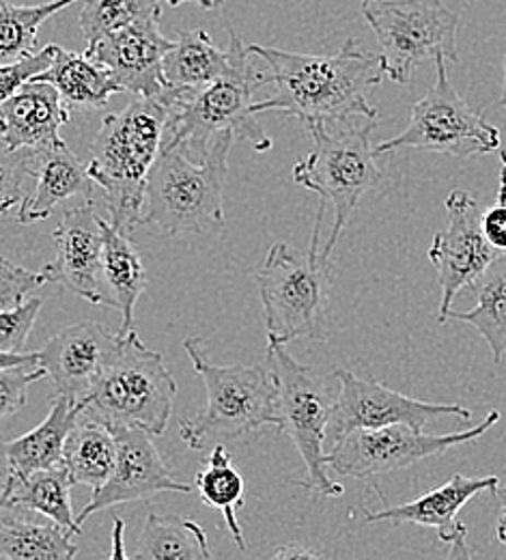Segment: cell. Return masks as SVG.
I'll list each match as a JSON object with an SVG mask.
<instances>
[{
  "label": "cell",
  "instance_id": "1",
  "mask_svg": "<svg viewBox=\"0 0 506 560\" xmlns=\"http://www.w3.org/2000/svg\"><path fill=\"white\" fill-rule=\"evenodd\" d=\"M246 50L266 61L268 84H274L270 97L252 104L255 115L274 110L297 117L304 126L377 119L366 95L384 80L381 55L362 50L356 39H348L337 55H302L259 44H246Z\"/></svg>",
  "mask_w": 506,
  "mask_h": 560
},
{
  "label": "cell",
  "instance_id": "2",
  "mask_svg": "<svg viewBox=\"0 0 506 560\" xmlns=\"http://www.w3.org/2000/svg\"><path fill=\"white\" fill-rule=\"evenodd\" d=\"M170 108V89L134 95L121 113L104 117L91 142L86 171L104 192L110 224L123 233L141 226L146 182L162 149Z\"/></svg>",
  "mask_w": 506,
  "mask_h": 560
},
{
  "label": "cell",
  "instance_id": "3",
  "mask_svg": "<svg viewBox=\"0 0 506 560\" xmlns=\"http://www.w3.org/2000/svg\"><path fill=\"white\" fill-rule=\"evenodd\" d=\"M228 52L233 68L201 89H170L173 108L162 147H179L186 153L199 151L217 135L233 132L235 139L250 142L257 151H270L272 139L255 121V93L268 84V75L255 70L246 44L228 28Z\"/></svg>",
  "mask_w": 506,
  "mask_h": 560
},
{
  "label": "cell",
  "instance_id": "4",
  "mask_svg": "<svg viewBox=\"0 0 506 560\" xmlns=\"http://www.w3.org/2000/svg\"><path fill=\"white\" fill-rule=\"evenodd\" d=\"M233 132L217 135L199 162L179 147H162L146 182L141 226L166 235L205 233L224 220V179Z\"/></svg>",
  "mask_w": 506,
  "mask_h": 560
},
{
  "label": "cell",
  "instance_id": "5",
  "mask_svg": "<svg viewBox=\"0 0 506 560\" xmlns=\"http://www.w3.org/2000/svg\"><path fill=\"white\" fill-rule=\"evenodd\" d=\"M184 350L208 390L205 408L181 420V440L195 448H208L222 440L248 435L261 427H279V386L266 366H220L212 362L201 339L186 337Z\"/></svg>",
  "mask_w": 506,
  "mask_h": 560
},
{
  "label": "cell",
  "instance_id": "6",
  "mask_svg": "<svg viewBox=\"0 0 506 560\" xmlns=\"http://www.w3.org/2000/svg\"><path fill=\"white\" fill-rule=\"evenodd\" d=\"M323 210L326 201L317 211L306 255L283 242L274 244L255 275L266 313L268 343L287 346L297 339H326L332 264L330 257L319 253Z\"/></svg>",
  "mask_w": 506,
  "mask_h": 560
},
{
  "label": "cell",
  "instance_id": "7",
  "mask_svg": "<svg viewBox=\"0 0 506 560\" xmlns=\"http://www.w3.org/2000/svg\"><path fill=\"white\" fill-rule=\"evenodd\" d=\"M375 121L364 119V124H354V119H345L306 126L313 149L293 166L291 175L297 186L317 192L334 206L332 233L321 250L326 257L332 255L362 197L381 184V168L370 144Z\"/></svg>",
  "mask_w": 506,
  "mask_h": 560
},
{
  "label": "cell",
  "instance_id": "8",
  "mask_svg": "<svg viewBox=\"0 0 506 560\" xmlns=\"http://www.w3.org/2000/svg\"><path fill=\"white\" fill-rule=\"evenodd\" d=\"M175 395L177 386L164 355L146 348L132 330L80 406L84 415L106 424L141 427L157 438L168 427Z\"/></svg>",
  "mask_w": 506,
  "mask_h": 560
},
{
  "label": "cell",
  "instance_id": "9",
  "mask_svg": "<svg viewBox=\"0 0 506 560\" xmlns=\"http://www.w3.org/2000/svg\"><path fill=\"white\" fill-rule=\"evenodd\" d=\"M268 364L279 386V431L287 433L306 466L299 483L326 498L343 495L345 488L328 477V422L337 401L317 369L299 364L283 343H268Z\"/></svg>",
  "mask_w": 506,
  "mask_h": 560
},
{
  "label": "cell",
  "instance_id": "10",
  "mask_svg": "<svg viewBox=\"0 0 506 560\" xmlns=\"http://www.w3.org/2000/svg\"><path fill=\"white\" fill-rule=\"evenodd\" d=\"M362 15L379 42L384 75L397 84L427 61H459V18L444 0H362Z\"/></svg>",
  "mask_w": 506,
  "mask_h": 560
},
{
  "label": "cell",
  "instance_id": "11",
  "mask_svg": "<svg viewBox=\"0 0 506 560\" xmlns=\"http://www.w3.org/2000/svg\"><path fill=\"white\" fill-rule=\"evenodd\" d=\"M437 78L434 86L412 106L408 128L395 139L384 140L375 153L412 147L419 151L446 153L459 160L501 151V130L483 115L472 110L448 80L446 59L435 61Z\"/></svg>",
  "mask_w": 506,
  "mask_h": 560
},
{
  "label": "cell",
  "instance_id": "12",
  "mask_svg": "<svg viewBox=\"0 0 506 560\" xmlns=\"http://www.w3.org/2000/svg\"><path fill=\"white\" fill-rule=\"evenodd\" d=\"M501 420V412H490L472 429L427 435L405 422L386 424L379 429H358L330 446L328 466L352 479H368L375 475H392L419 462L444 455L448 448L474 442Z\"/></svg>",
  "mask_w": 506,
  "mask_h": 560
},
{
  "label": "cell",
  "instance_id": "13",
  "mask_svg": "<svg viewBox=\"0 0 506 560\" xmlns=\"http://www.w3.org/2000/svg\"><path fill=\"white\" fill-rule=\"evenodd\" d=\"M334 377L341 382V393L337 395L328 422L326 444L330 442V446L358 429H379L397 422L423 429L425 424L444 417L472 419V412L463 406L419 401L379 384L370 375L358 377L354 371L339 369Z\"/></svg>",
  "mask_w": 506,
  "mask_h": 560
},
{
  "label": "cell",
  "instance_id": "14",
  "mask_svg": "<svg viewBox=\"0 0 506 560\" xmlns=\"http://www.w3.org/2000/svg\"><path fill=\"white\" fill-rule=\"evenodd\" d=\"M448 222L434 235L429 259L437 270L442 302L437 324H446L455 295L472 287L501 255L483 233V210L468 190H452L446 199Z\"/></svg>",
  "mask_w": 506,
  "mask_h": 560
},
{
  "label": "cell",
  "instance_id": "15",
  "mask_svg": "<svg viewBox=\"0 0 506 560\" xmlns=\"http://www.w3.org/2000/svg\"><path fill=\"white\" fill-rule=\"evenodd\" d=\"M117 440V464L110 479L93 491L91 500L78 513L75 522L82 526L86 517L97 511L149 500L162 491H179L190 493L192 488L188 483L177 481L170 470L166 468L153 435L141 427H123V424H108Z\"/></svg>",
  "mask_w": 506,
  "mask_h": 560
},
{
  "label": "cell",
  "instance_id": "16",
  "mask_svg": "<svg viewBox=\"0 0 506 560\" xmlns=\"http://www.w3.org/2000/svg\"><path fill=\"white\" fill-rule=\"evenodd\" d=\"M123 337L99 322H80L55 335L35 351L37 362L52 377L57 393L82 401L104 369L121 350Z\"/></svg>",
  "mask_w": 506,
  "mask_h": 560
},
{
  "label": "cell",
  "instance_id": "17",
  "mask_svg": "<svg viewBox=\"0 0 506 560\" xmlns=\"http://www.w3.org/2000/svg\"><path fill=\"white\" fill-rule=\"evenodd\" d=\"M102 220L93 201H82L66 210L61 224L52 231L57 257L42 270L48 282L66 287L91 304H104Z\"/></svg>",
  "mask_w": 506,
  "mask_h": 560
},
{
  "label": "cell",
  "instance_id": "18",
  "mask_svg": "<svg viewBox=\"0 0 506 560\" xmlns=\"http://www.w3.org/2000/svg\"><path fill=\"white\" fill-rule=\"evenodd\" d=\"M501 479L498 477H481V479H470L463 475H455L450 481L444 486L427 491L425 495L401 504V506H386L373 513H366V522H390V524H416L425 528H434L442 544L450 548L448 557L459 559V557H470V550L466 546L468 528L457 522V513L461 506L472 500L474 495L490 491L498 493Z\"/></svg>",
  "mask_w": 506,
  "mask_h": 560
},
{
  "label": "cell",
  "instance_id": "19",
  "mask_svg": "<svg viewBox=\"0 0 506 560\" xmlns=\"http://www.w3.org/2000/svg\"><path fill=\"white\" fill-rule=\"evenodd\" d=\"M160 18L126 26L91 46L86 55L115 73L123 91L134 95H157L166 89L162 61L173 42L160 33Z\"/></svg>",
  "mask_w": 506,
  "mask_h": 560
},
{
  "label": "cell",
  "instance_id": "20",
  "mask_svg": "<svg viewBox=\"0 0 506 560\" xmlns=\"http://www.w3.org/2000/svg\"><path fill=\"white\" fill-rule=\"evenodd\" d=\"M70 119L72 113L61 93L50 82L31 80L0 104V140L9 149L63 147L61 130Z\"/></svg>",
  "mask_w": 506,
  "mask_h": 560
},
{
  "label": "cell",
  "instance_id": "21",
  "mask_svg": "<svg viewBox=\"0 0 506 560\" xmlns=\"http://www.w3.org/2000/svg\"><path fill=\"white\" fill-rule=\"evenodd\" d=\"M31 177L35 179V190L20 203V224L46 220L52 211L68 206L73 199L93 201L95 182L68 144L33 151Z\"/></svg>",
  "mask_w": 506,
  "mask_h": 560
},
{
  "label": "cell",
  "instance_id": "22",
  "mask_svg": "<svg viewBox=\"0 0 506 560\" xmlns=\"http://www.w3.org/2000/svg\"><path fill=\"white\" fill-rule=\"evenodd\" d=\"M82 406L66 395L50 399V412L28 433L0 442V457L7 464V479H26L35 470L57 468L63 464L66 440Z\"/></svg>",
  "mask_w": 506,
  "mask_h": 560
},
{
  "label": "cell",
  "instance_id": "23",
  "mask_svg": "<svg viewBox=\"0 0 506 560\" xmlns=\"http://www.w3.org/2000/svg\"><path fill=\"white\" fill-rule=\"evenodd\" d=\"M104 253H102V289L104 304L121 315L119 335L126 337L134 330L137 304L146 289V270L141 253L130 240V233L119 231L110 220H102Z\"/></svg>",
  "mask_w": 506,
  "mask_h": 560
},
{
  "label": "cell",
  "instance_id": "24",
  "mask_svg": "<svg viewBox=\"0 0 506 560\" xmlns=\"http://www.w3.org/2000/svg\"><path fill=\"white\" fill-rule=\"evenodd\" d=\"M72 486V477L63 464L35 470L26 479H4L2 506L35 511L73 537L82 533V526L73 517Z\"/></svg>",
  "mask_w": 506,
  "mask_h": 560
},
{
  "label": "cell",
  "instance_id": "25",
  "mask_svg": "<svg viewBox=\"0 0 506 560\" xmlns=\"http://www.w3.org/2000/svg\"><path fill=\"white\" fill-rule=\"evenodd\" d=\"M35 80L50 82L66 104L75 108H104L113 95L123 91L106 66L91 59L86 52H68L59 46L50 68Z\"/></svg>",
  "mask_w": 506,
  "mask_h": 560
},
{
  "label": "cell",
  "instance_id": "26",
  "mask_svg": "<svg viewBox=\"0 0 506 560\" xmlns=\"http://www.w3.org/2000/svg\"><path fill=\"white\" fill-rule=\"evenodd\" d=\"M117 464V440L113 429L84 412L66 440L63 466L72 477L73 486L99 490L113 475Z\"/></svg>",
  "mask_w": 506,
  "mask_h": 560
},
{
  "label": "cell",
  "instance_id": "27",
  "mask_svg": "<svg viewBox=\"0 0 506 560\" xmlns=\"http://www.w3.org/2000/svg\"><path fill=\"white\" fill-rule=\"evenodd\" d=\"M233 68L231 52L220 50L203 31L181 33L162 61L166 89H201Z\"/></svg>",
  "mask_w": 506,
  "mask_h": 560
},
{
  "label": "cell",
  "instance_id": "28",
  "mask_svg": "<svg viewBox=\"0 0 506 560\" xmlns=\"http://www.w3.org/2000/svg\"><path fill=\"white\" fill-rule=\"evenodd\" d=\"M476 306L472 311H448L446 322H463L481 332L494 353L503 362L506 353V250L501 253L485 272L472 284Z\"/></svg>",
  "mask_w": 506,
  "mask_h": 560
},
{
  "label": "cell",
  "instance_id": "29",
  "mask_svg": "<svg viewBox=\"0 0 506 560\" xmlns=\"http://www.w3.org/2000/svg\"><path fill=\"white\" fill-rule=\"evenodd\" d=\"M132 559L141 560H210L205 530L190 517L146 513L145 526Z\"/></svg>",
  "mask_w": 506,
  "mask_h": 560
},
{
  "label": "cell",
  "instance_id": "30",
  "mask_svg": "<svg viewBox=\"0 0 506 560\" xmlns=\"http://www.w3.org/2000/svg\"><path fill=\"white\" fill-rule=\"evenodd\" d=\"M78 555L61 526L9 515L0 509V560H68Z\"/></svg>",
  "mask_w": 506,
  "mask_h": 560
},
{
  "label": "cell",
  "instance_id": "31",
  "mask_svg": "<svg viewBox=\"0 0 506 560\" xmlns=\"http://www.w3.org/2000/svg\"><path fill=\"white\" fill-rule=\"evenodd\" d=\"M195 488L205 504L214 506L222 513L224 524L231 537L235 539L237 548L246 550L248 546H246L242 526L237 522V511L244 506V500H246V483L239 470L233 466L231 453L224 448L222 442H217L212 448L203 470L197 472Z\"/></svg>",
  "mask_w": 506,
  "mask_h": 560
},
{
  "label": "cell",
  "instance_id": "32",
  "mask_svg": "<svg viewBox=\"0 0 506 560\" xmlns=\"http://www.w3.org/2000/svg\"><path fill=\"white\" fill-rule=\"evenodd\" d=\"M75 2L82 0H50L31 7L7 4L0 0V63H11L33 55L39 26Z\"/></svg>",
  "mask_w": 506,
  "mask_h": 560
},
{
  "label": "cell",
  "instance_id": "33",
  "mask_svg": "<svg viewBox=\"0 0 506 560\" xmlns=\"http://www.w3.org/2000/svg\"><path fill=\"white\" fill-rule=\"evenodd\" d=\"M160 15V0H82L78 22L86 46H91L126 26Z\"/></svg>",
  "mask_w": 506,
  "mask_h": 560
},
{
  "label": "cell",
  "instance_id": "34",
  "mask_svg": "<svg viewBox=\"0 0 506 560\" xmlns=\"http://www.w3.org/2000/svg\"><path fill=\"white\" fill-rule=\"evenodd\" d=\"M33 149H9L0 144V215L24 201V179L31 177Z\"/></svg>",
  "mask_w": 506,
  "mask_h": 560
},
{
  "label": "cell",
  "instance_id": "35",
  "mask_svg": "<svg viewBox=\"0 0 506 560\" xmlns=\"http://www.w3.org/2000/svg\"><path fill=\"white\" fill-rule=\"evenodd\" d=\"M46 375V369L37 360L0 369V422L22 410L31 384Z\"/></svg>",
  "mask_w": 506,
  "mask_h": 560
},
{
  "label": "cell",
  "instance_id": "36",
  "mask_svg": "<svg viewBox=\"0 0 506 560\" xmlns=\"http://www.w3.org/2000/svg\"><path fill=\"white\" fill-rule=\"evenodd\" d=\"M44 300L33 298L0 313V350L24 351L28 335L42 313Z\"/></svg>",
  "mask_w": 506,
  "mask_h": 560
},
{
  "label": "cell",
  "instance_id": "37",
  "mask_svg": "<svg viewBox=\"0 0 506 560\" xmlns=\"http://www.w3.org/2000/svg\"><path fill=\"white\" fill-rule=\"evenodd\" d=\"M55 52H57V46L52 44L24 59L0 63V104L7 102L11 95H15L26 82L35 80L39 73L48 70L55 59Z\"/></svg>",
  "mask_w": 506,
  "mask_h": 560
},
{
  "label": "cell",
  "instance_id": "38",
  "mask_svg": "<svg viewBox=\"0 0 506 560\" xmlns=\"http://www.w3.org/2000/svg\"><path fill=\"white\" fill-rule=\"evenodd\" d=\"M44 284H48L44 272H31L0 257V313L22 304L35 289Z\"/></svg>",
  "mask_w": 506,
  "mask_h": 560
},
{
  "label": "cell",
  "instance_id": "39",
  "mask_svg": "<svg viewBox=\"0 0 506 560\" xmlns=\"http://www.w3.org/2000/svg\"><path fill=\"white\" fill-rule=\"evenodd\" d=\"M501 190H498V203L490 211L483 213V233L487 242L498 250H506V149L501 147Z\"/></svg>",
  "mask_w": 506,
  "mask_h": 560
},
{
  "label": "cell",
  "instance_id": "40",
  "mask_svg": "<svg viewBox=\"0 0 506 560\" xmlns=\"http://www.w3.org/2000/svg\"><path fill=\"white\" fill-rule=\"evenodd\" d=\"M37 360L35 351H2L0 350V369L13 366V364H24Z\"/></svg>",
  "mask_w": 506,
  "mask_h": 560
},
{
  "label": "cell",
  "instance_id": "41",
  "mask_svg": "<svg viewBox=\"0 0 506 560\" xmlns=\"http://www.w3.org/2000/svg\"><path fill=\"white\" fill-rule=\"evenodd\" d=\"M274 559H319V555H317L315 550H308V548H302V546L290 544L287 548L279 550V552L274 555Z\"/></svg>",
  "mask_w": 506,
  "mask_h": 560
},
{
  "label": "cell",
  "instance_id": "42",
  "mask_svg": "<svg viewBox=\"0 0 506 560\" xmlns=\"http://www.w3.org/2000/svg\"><path fill=\"white\" fill-rule=\"evenodd\" d=\"M123 533H126V524L119 520V517H115V550H113V559H128V555H126V550H123Z\"/></svg>",
  "mask_w": 506,
  "mask_h": 560
},
{
  "label": "cell",
  "instance_id": "43",
  "mask_svg": "<svg viewBox=\"0 0 506 560\" xmlns=\"http://www.w3.org/2000/svg\"><path fill=\"white\" fill-rule=\"evenodd\" d=\"M170 7H179V4H184V2H195V4H199L201 9H208V11H212V9H217L224 0H166Z\"/></svg>",
  "mask_w": 506,
  "mask_h": 560
},
{
  "label": "cell",
  "instance_id": "44",
  "mask_svg": "<svg viewBox=\"0 0 506 560\" xmlns=\"http://www.w3.org/2000/svg\"><path fill=\"white\" fill-rule=\"evenodd\" d=\"M496 533H498L501 544L506 546V502L505 506H503V513H501V517H498V528H496Z\"/></svg>",
  "mask_w": 506,
  "mask_h": 560
},
{
  "label": "cell",
  "instance_id": "45",
  "mask_svg": "<svg viewBox=\"0 0 506 560\" xmlns=\"http://www.w3.org/2000/svg\"><path fill=\"white\" fill-rule=\"evenodd\" d=\"M501 104L506 108V57H505V78H503V93H501Z\"/></svg>",
  "mask_w": 506,
  "mask_h": 560
},
{
  "label": "cell",
  "instance_id": "46",
  "mask_svg": "<svg viewBox=\"0 0 506 560\" xmlns=\"http://www.w3.org/2000/svg\"><path fill=\"white\" fill-rule=\"evenodd\" d=\"M0 509H4V506H2V486H0Z\"/></svg>",
  "mask_w": 506,
  "mask_h": 560
}]
</instances>
